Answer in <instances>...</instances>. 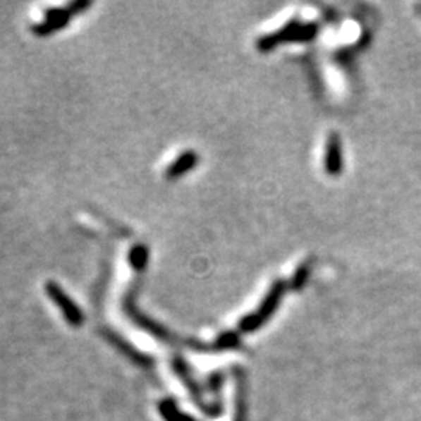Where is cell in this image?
I'll return each instance as SVG.
<instances>
[{"instance_id": "obj_1", "label": "cell", "mask_w": 421, "mask_h": 421, "mask_svg": "<svg viewBox=\"0 0 421 421\" xmlns=\"http://www.w3.org/2000/svg\"><path fill=\"white\" fill-rule=\"evenodd\" d=\"M46 292L50 297V300L61 309L64 319L68 320L72 327L78 328L83 324V322H85L83 312H81V309L71 300L69 295L66 293L60 286L54 283V281H49V283L46 284Z\"/></svg>"}, {"instance_id": "obj_2", "label": "cell", "mask_w": 421, "mask_h": 421, "mask_svg": "<svg viewBox=\"0 0 421 421\" xmlns=\"http://www.w3.org/2000/svg\"><path fill=\"white\" fill-rule=\"evenodd\" d=\"M197 162H198V157L195 152H192V150L184 152L172 162L171 166H169V169L166 171V176L169 180L180 178V176H183L184 173L190 172L192 169L197 166Z\"/></svg>"}, {"instance_id": "obj_3", "label": "cell", "mask_w": 421, "mask_h": 421, "mask_svg": "<svg viewBox=\"0 0 421 421\" xmlns=\"http://www.w3.org/2000/svg\"><path fill=\"white\" fill-rule=\"evenodd\" d=\"M149 247L144 245V243H138V245L133 247L128 253L130 265L138 271H142L147 264H149Z\"/></svg>"}, {"instance_id": "obj_4", "label": "cell", "mask_w": 421, "mask_h": 421, "mask_svg": "<svg viewBox=\"0 0 421 421\" xmlns=\"http://www.w3.org/2000/svg\"><path fill=\"white\" fill-rule=\"evenodd\" d=\"M69 20H44V22H38V24H33L32 25V32L38 36H49L51 33H55L58 30H61V28L68 27Z\"/></svg>"}, {"instance_id": "obj_5", "label": "cell", "mask_w": 421, "mask_h": 421, "mask_svg": "<svg viewBox=\"0 0 421 421\" xmlns=\"http://www.w3.org/2000/svg\"><path fill=\"white\" fill-rule=\"evenodd\" d=\"M159 410L162 413V417L167 421H194L192 418L183 415V413L176 409V405L172 401H162L159 405Z\"/></svg>"}, {"instance_id": "obj_6", "label": "cell", "mask_w": 421, "mask_h": 421, "mask_svg": "<svg viewBox=\"0 0 421 421\" xmlns=\"http://www.w3.org/2000/svg\"><path fill=\"white\" fill-rule=\"evenodd\" d=\"M328 166H329V169L331 171H334V167L332 166H336V169L341 166V149H338V144H337V140L334 139L332 140V142L329 144V157H328Z\"/></svg>"}, {"instance_id": "obj_7", "label": "cell", "mask_w": 421, "mask_h": 421, "mask_svg": "<svg viewBox=\"0 0 421 421\" xmlns=\"http://www.w3.org/2000/svg\"><path fill=\"white\" fill-rule=\"evenodd\" d=\"M72 14L66 8H47L46 10V19L47 20H71Z\"/></svg>"}, {"instance_id": "obj_8", "label": "cell", "mask_w": 421, "mask_h": 421, "mask_svg": "<svg viewBox=\"0 0 421 421\" xmlns=\"http://www.w3.org/2000/svg\"><path fill=\"white\" fill-rule=\"evenodd\" d=\"M92 4L87 2V0H75V2H71L66 8H68L71 11V14L73 16V14H78V13H83L85 10L90 8Z\"/></svg>"}]
</instances>
